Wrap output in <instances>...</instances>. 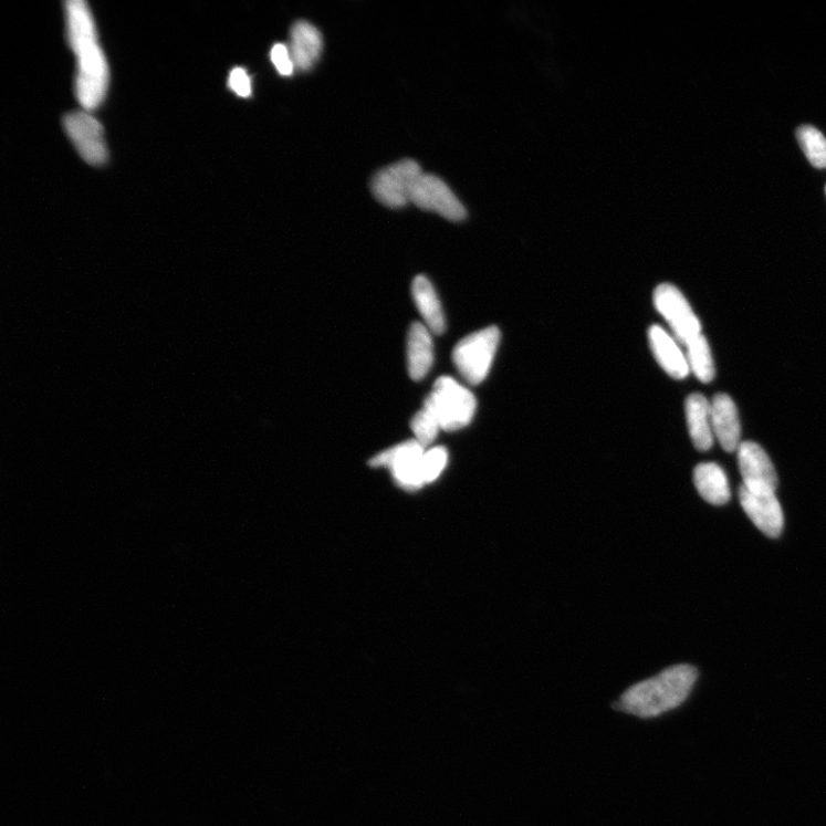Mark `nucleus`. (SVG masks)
<instances>
[{
	"mask_svg": "<svg viewBox=\"0 0 826 826\" xmlns=\"http://www.w3.org/2000/svg\"><path fill=\"white\" fill-rule=\"evenodd\" d=\"M66 22L70 45L77 60L76 97L86 112L94 111L103 104L109 84V69L95 20L86 3L70 0Z\"/></svg>",
	"mask_w": 826,
	"mask_h": 826,
	"instance_id": "1",
	"label": "nucleus"
},
{
	"mask_svg": "<svg viewBox=\"0 0 826 826\" xmlns=\"http://www.w3.org/2000/svg\"><path fill=\"white\" fill-rule=\"evenodd\" d=\"M697 679L698 670L691 665L669 667L657 677L630 687L614 709L639 719L660 717L682 705Z\"/></svg>",
	"mask_w": 826,
	"mask_h": 826,
	"instance_id": "2",
	"label": "nucleus"
},
{
	"mask_svg": "<svg viewBox=\"0 0 826 826\" xmlns=\"http://www.w3.org/2000/svg\"><path fill=\"white\" fill-rule=\"evenodd\" d=\"M439 421L441 430L454 432L470 425L475 411L473 393L451 377L439 378L424 407Z\"/></svg>",
	"mask_w": 826,
	"mask_h": 826,
	"instance_id": "3",
	"label": "nucleus"
},
{
	"mask_svg": "<svg viewBox=\"0 0 826 826\" xmlns=\"http://www.w3.org/2000/svg\"><path fill=\"white\" fill-rule=\"evenodd\" d=\"M500 342L501 332L496 326H489L466 336L452 353L458 373L471 385L481 384L492 369Z\"/></svg>",
	"mask_w": 826,
	"mask_h": 826,
	"instance_id": "4",
	"label": "nucleus"
},
{
	"mask_svg": "<svg viewBox=\"0 0 826 826\" xmlns=\"http://www.w3.org/2000/svg\"><path fill=\"white\" fill-rule=\"evenodd\" d=\"M418 163L406 159L378 171L372 189L376 199L389 208H401L411 202L414 190L422 176Z\"/></svg>",
	"mask_w": 826,
	"mask_h": 826,
	"instance_id": "5",
	"label": "nucleus"
},
{
	"mask_svg": "<svg viewBox=\"0 0 826 826\" xmlns=\"http://www.w3.org/2000/svg\"><path fill=\"white\" fill-rule=\"evenodd\" d=\"M655 307L670 326L675 338L686 346L701 334V324L683 293L672 284L659 285L654 295Z\"/></svg>",
	"mask_w": 826,
	"mask_h": 826,
	"instance_id": "6",
	"label": "nucleus"
},
{
	"mask_svg": "<svg viewBox=\"0 0 826 826\" xmlns=\"http://www.w3.org/2000/svg\"><path fill=\"white\" fill-rule=\"evenodd\" d=\"M425 448L416 440H410L387 449L370 461L374 468H388L397 483L409 491H416L425 482L421 461Z\"/></svg>",
	"mask_w": 826,
	"mask_h": 826,
	"instance_id": "7",
	"label": "nucleus"
},
{
	"mask_svg": "<svg viewBox=\"0 0 826 826\" xmlns=\"http://www.w3.org/2000/svg\"><path fill=\"white\" fill-rule=\"evenodd\" d=\"M64 127L80 156L91 166H102L108 159L104 129L98 119L88 112L66 115Z\"/></svg>",
	"mask_w": 826,
	"mask_h": 826,
	"instance_id": "8",
	"label": "nucleus"
},
{
	"mask_svg": "<svg viewBox=\"0 0 826 826\" xmlns=\"http://www.w3.org/2000/svg\"><path fill=\"white\" fill-rule=\"evenodd\" d=\"M411 202L420 209L438 212L452 222L464 221L468 217L463 203L441 178L432 174H422L414 190Z\"/></svg>",
	"mask_w": 826,
	"mask_h": 826,
	"instance_id": "9",
	"label": "nucleus"
},
{
	"mask_svg": "<svg viewBox=\"0 0 826 826\" xmlns=\"http://www.w3.org/2000/svg\"><path fill=\"white\" fill-rule=\"evenodd\" d=\"M743 487L756 494H775L777 474L770 456L753 441L742 442L738 449Z\"/></svg>",
	"mask_w": 826,
	"mask_h": 826,
	"instance_id": "10",
	"label": "nucleus"
},
{
	"mask_svg": "<svg viewBox=\"0 0 826 826\" xmlns=\"http://www.w3.org/2000/svg\"><path fill=\"white\" fill-rule=\"evenodd\" d=\"M740 501L751 522L769 537H778L784 529V514L775 494H756L740 488Z\"/></svg>",
	"mask_w": 826,
	"mask_h": 826,
	"instance_id": "11",
	"label": "nucleus"
},
{
	"mask_svg": "<svg viewBox=\"0 0 826 826\" xmlns=\"http://www.w3.org/2000/svg\"><path fill=\"white\" fill-rule=\"evenodd\" d=\"M651 351L665 373L675 379L682 380L691 373L687 355L680 343L663 327L654 325L649 330Z\"/></svg>",
	"mask_w": 826,
	"mask_h": 826,
	"instance_id": "12",
	"label": "nucleus"
},
{
	"mask_svg": "<svg viewBox=\"0 0 826 826\" xmlns=\"http://www.w3.org/2000/svg\"><path fill=\"white\" fill-rule=\"evenodd\" d=\"M711 408L714 437L723 450L728 452L738 451L742 443L738 406L734 405L728 394L721 393L713 397Z\"/></svg>",
	"mask_w": 826,
	"mask_h": 826,
	"instance_id": "13",
	"label": "nucleus"
},
{
	"mask_svg": "<svg viewBox=\"0 0 826 826\" xmlns=\"http://www.w3.org/2000/svg\"><path fill=\"white\" fill-rule=\"evenodd\" d=\"M322 49V34L314 24L304 20L294 23L290 51L295 69L310 71L317 63Z\"/></svg>",
	"mask_w": 826,
	"mask_h": 826,
	"instance_id": "14",
	"label": "nucleus"
},
{
	"mask_svg": "<svg viewBox=\"0 0 826 826\" xmlns=\"http://www.w3.org/2000/svg\"><path fill=\"white\" fill-rule=\"evenodd\" d=\"M690 438L699 451H709L714 443L712 408L705 396L691 394L686 401Z\"/></svg>",
	"mask_w": 826,
	"mask_h": 826,
	"instance_id": "15",
	"label": "nucleus"
},
{
	"mask_svg": "<svg viewBox=\"0 0 826 826\" xmlns=\"http://www.w3.org/2000/svg\"><path fill=\"white\" fill-rule=\"evenodd\" d=\"M408 370L411 379L421 380L430 373L435 360L431 331L414 323L408 335Z\"/></svg>",
	"mask_w": 826,
	"mask_h": 826,
	"instance_id": "16",
	"label": "nucleus"
},
{
	"mask_svg": "<svg viewBox=\"0 0 826 826\" xmlns=\"http://www.w3.org/2000/svg\"><path fill=\"white\" fill-rule=\"evenodd\" d=\"M412 296L425 325L431 333L442 334L446 331V318L438 294L425 275H418L412 284Z\"/></svg>",
	"mask_w": 826,
	"mask_h": 826,
	"instance_id": "17",
	"label": "nucleus"
},
{
	"mask_svg": "<svg viewBox=\"0 0 826 826\" xmlns=\"http://www.w3.org/2000/svg\"><path fill=\"white\" fill-rule=\"evenodd\" d=\"M693 481L700 496L712 505H724L731 498L728 478L715 463H702L694 469Z\"/></svg>",
	"mask_w": 826,
	"mask_h": 826,
	"instance_id": "18",
	"label": "nucleus"
},
{
	"mask_svg": "<svg viewBox=\"0 0 826 826\" xmlns=\"http://www.w3.org/2000/svg\"><path fill=\"white\" fill-rule=\"evenodd\" d=\"M686 348L690 372L699 381L703 384L711 383L715 377V366L712 351L705 336L702 333L699 334L686 345Z\"/></svg>",
	"mask_w": 826,
	"mask_h": 826,
	"instance_id": "19",
	"label": "nucleus"
},
{
	"mask_svg": "<svg viewBox=\"0 0 826 826\" xmlns=\"http://www.w3.org/2000/svg\"><path fill=\"white\" fill-rule=\"evenodd\" d=\"M797 138L812 166L826 168V138L816 128L803 126L797 132Z\"/></svg>",
	"mask_w": 826,
	"mask_h": 826,
	"instance_id": "20",
	"label": "nucleus"
},
{
	"mask_svg": "<svg viewBox=\"0 0 826 826\" xmlns=\"http://www.w3.org/2000/svg\"><path fill=\"white\" fill-rule=\"evenodd\" d=\"M412 432L424 448L431 446L441 431L437 418L427 409L422 408L411 420Z\"/></svg>",
	"mask_w": 826,
	"mask_h": 826,
	"instance_id": "21",
	"label": "nucleus"
},
{
	"mask_svg": "<svg viewBox=\"0 0 826 826\" xmlns=\"http://www.w3.org/2000/svg\"><path fill=\"white\" fill-rule=\"evenodd\" d=\"M448 464V451L443 447L426 450L421 461L424 482H435L445 471Z\"/></svg>",
	"mask_w": 826,
	"mask_h": 826,
	"instance_id": "22",
	"label": "nucleus"
},
{
	"mask_svg": "<svg viewBox=\"0 0 826 826\" xmlns=\"http://www.w3.org/2000/svg\"><path fill=\"white\" fill-rule=\"evenodd\" d=\"M271 61L281 75L289 76L293 73L295 65L287 45L275 44L271 50Z\"/></svg>",
	"mask_w": 826,
	"mask_h": 826,
	"instance_id": "23",
	"label": "nucleus"
},
{
	"mask_svg": "<svg viewBox=\"0 0 826 826\" xmlns=\"http://www.w3.org/2000/svg\"><path fill=\"white\" fill-rule=\"evenodd\" d=\"M229 86L239 97L248 98L252 95L251 77L243 69H234L230 73Z\"/></svg>",
	"mask_w": 826,
	"mask_h": 826,
	"instance_id": "24",
	"label": "nucleus"
}]
</instances>
